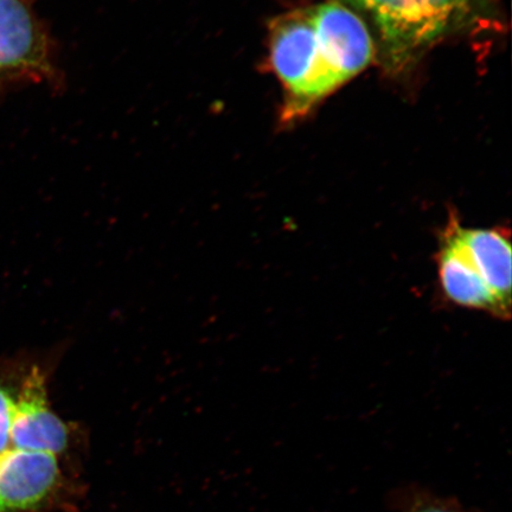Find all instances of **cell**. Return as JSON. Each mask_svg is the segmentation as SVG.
Returning <instances> with one entry per match:
<instances>
[{
	"instance_id": "9",
	"label": "cell",
	"mask_w": 512,
	"mask_h": 512,
	"mask_svg": "<svg viewBox=\"0 0 512 512\" xmlns=\"http://www.w3.org/2000/svg\"><path fill=\"white\" fill-rule=\"evenodd\" d=\"M416 512H453V511L441 509V508L430 507V508L418 510Z\"/></svg>"
},
{
	"instance_id": "5",
	"label": "cell",
	"mask_w": 512,
	"mask_h": 512,
	"mask_svg": "<svg viewBox=\"0 0 512 512\" xmlns=\"http://www.w3.org/2000/svg\"><path fill=\"white\" fill-rule=\"evenodd\" d=\"M462 227L457 217L451 216L440 236L437 266L441 288L454 304L505 319L494 294L473 264Z\"/></svg>"
},
{
	"instance_id": "1",
	"label": "cell",
	"mask_w": 512,
	"mask_h": 512,
	"mask_svg": "<svg viewBox=\"0 0 512 512\" xmlns=\"http://www.w3.org/2000/svg\"><path fill=\"white\" fill-rule=\"evenodd\" d=\"M268 47L270 67L285 87V118L304 113L354 78L374 54L367 25L335 2L274 19Z\"/></svg>"
},
{
	"instance_id": "8",
	"label": "cell",
	"mask_w": 512,
	"mask_h": 512,
	"mask_svg": "<svg viewBox=\"0 0 512 512\" xmlns=\"http://www.w3.org/2000/svg\"><path fill=\"white\" fill-rule=\"evenodd\" d=\"M16 400L8 390L0 387V456L11 446V428L14 422Z\"/></svg>"
},
{
	"instance_id": "2",
	"label": "cell",
	"mask_w": 512,
	"mask_h": 512,
	"mask_svg": "<svg viewBox=\"0 0 512 512\" xmlns=\"http://www.w3.org/2000/svg\"><path fill=\"white\" fill-rule=\"evenodd\" d=\"M373 19L394 64L407 62L470 14L477 0H350Z\"/></svg>"
},
{
	"instance_id": "7",
	"label": "cell",
	"mask_w": 512,
	"mask_h": 512,
	"mask_svg": "<svg viewBox=\"0 0 512 512\" xmlns=\"http://www.w3.org/2000/svg\"><path fill=\"white\" fill-rule=\"evenodd\" d=\"M462 236L473 264L497 300L504 318L511 313V242L507 228H464Z\"/></svg>"
},
{
	"instance_id": "3",
	"label": "cell",
	"mask_w": 512,
	"mask_h": 512,
	"mask_svg": "<svg viewBox=\"0 0 512 512\" xmlns=\"http://www.w3.org/2000/svg\"><path fill=\"white\" fill-rule=\"evenodd\" d=\"M59 82L54 48L28 0H0V75Z\"/></svg>"
},
{
	"instance_id": "6",
	"label": "cell",
	"mask_w": 512,
	"mask_h": 512,
	"mask_svg": "<svg viewBox=\"0 0 512 512\" xmlns=\"http://www.w3.org/2000/svg\"><path fill=\"white\" fill-rule=\"evenodd\" d=\"M68 444V426L51 411L44 377L40 370L34 369L24 381L16 400L11 446L18 450L59 456L67 450Z\"/></svg>"
},
{
	"instance_id": "4",
	"label": "cell",
	"mask_w": 512,
	"mask_h": 512,
	"mask_svg": "<svg viewBox=\"0 0 512 512\" xmlns=\"http://www.w3.org/2000/svg\"><path fill=\"white\" fill-rule=\"evenodd\" d=\"M63 473L55 454L11 447L0 456V512H37L59 494Z\"/></svg>"
}]
</instances>
